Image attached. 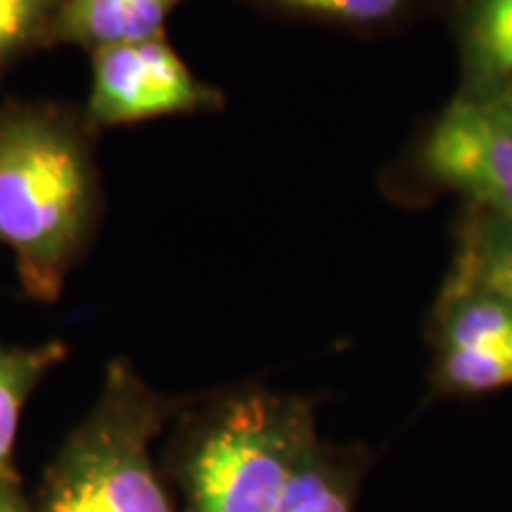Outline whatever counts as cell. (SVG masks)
I'll return each mask as SVG.
<instances>
[{
  "instance_id": "13",
  "label": "cell",
  "mask_w": 512,
  "mask_h": 512,
  "mask_svg": "<svg viewBox=\"0 0 512 512\" xmlns=\"http://www.w3.org/2000/svg\"><path fill=\"white\" fill-rule=\"evenodd\" d=\"M64 0H0V76L29 55L55 48Z\"/></svg>"
},
{
  "instance_id": "5",
  "label": "cell",
  "mask_w": 512,
  "mask_h": 512,
  "mask_svg": "<svg viewBox=\"0 0 512 512\" xmlns=\"http://www.w3.org/2000/svg\"><path fill=\"white\" fill-rule=\"evenodd\" d=\"M88 57L91 88L83 112L95 131L226 107V93L192 72L166 34Z\"/></svg>"
},
{
  "instance_id": "14",
  "label": "cell",
  "mask_w": 512,
  "mask_h": 512,
  "mask_svg": "<svg viewBox=\"0 0 512 512\" xmlns=\"http://www.w3.org/2000/svg\"><path fill=\"white\" fill-rule=\"evenodd\" d=\"M0 512H36L19 477L0 482Z\"/></svg>"
},
{
  "instance_id": "11",
  "label": "cell",
  "mask_w": 512,
  "mask_h": 512,
  "mask_svg": "<svg viewBox=\"0 0 512 512\" xmlns=\"http://www.w3.org/2000/svg\"><path fill=\"white\" fill-rule=\"evenodd\" d=\"M456 259L470 266L486 283L512 302V219L465 207L458 226Z\"/></svg>"
},
{
  "instance_id": "12",
  "label": "cell",
  "mask_w": 512,
  "mask_h": 512,
  "mask_svg": "<svg viewBox=\"0 0 512 512\" xmlns=\"http://www.w3.org/2000/svg\"><path fill=\"white\" fill-rule=\"evenodd\" d=\"M275 512H351V486L320 441L294 467Z\"/></svg>"
},
{
  "instance_id": "4",
  "label": "cell",
  "mask_w": 512,
  "mask_h": 512,
  "mask_svg": "<svg viewBox=\"0 0 512 512\" xmlns=\"http://www.w3.org/2000/svg\"><path fill=\"white\" fill-rule=\"evenodd\" d=\"M415 169L465 207L512 219V91L453 95L420 136Z\"/></svg>"
},
{
  "instance_id": "2",
  "label": "cell",
  "mask_w": 512,
  "mask_h": 512,
  "mask_svg": "<svg viewBox=\"0 0 512 512\" xmlns=\"http://www.w3.org/2000/svg\"><path fill=\"white\" fill-rule=\"evenodd\" d=\"M309 401L261 387L185 411L171 446L181 512H275L294 467L316 444Z\"/></svg>"
},
{
  "instance_id": "8",
  "label": "cell",
  "mask_w": 512,
  "mask_h": 512,
  "mask_svg": "<svg viewBox=\"0 0 512 512\" xmlns=\"http://www.w3.org/2000/svg\"><path fill=\"white\" fill-rule=\"evenodd\" d=\"M185 0H64L55 48L74 46L93 55L102 48L166 34V24Z\"/></svg>"
},
{
  "instance_id": "7",
  "label": "cell",
  "mask_w": 512,
  "mask_h": 512,
  "mask_svg": "<svg viewBox=\"0 0 512 512\" xmlns=\"http://www.w3.org/2000/svg\"><path fill=\"white\" fill-rule=\"evenodd\" d=\"M460 83L456 93L512 91V0H448Z\"/></svg>"
},
{
  "instance_id": "10",
  "label": "cell",
  "mask_w": 512,
  "mask_h": 512,
  "mask_svg": "<svg viewBox=\"0 0 512 512\" xmlns=\"http://www.w3.org/2000/svg\"><path fill=\"white\" fill-rule=\"evenodd\" d=\"M252 8L294 22L323 24L351 34H380L399 27L420 0H240Z\"/></svg>"
},
{
  "instance_id": "9",
  "label": "cell",
  "mask_w": 512,
  "mask_h": 512,
  "mask_svg": "<svg viewBox=\"0 0 512 512\" xmlns=\"http://www.w3.org/2000/svg\"><path fill=\"white\" fill-rule=\"evenodd\" d=\"M67 354V344L60 339H50L36 347L0 342V482L19 477L15 444L24 406L43 377L60 366Z\"/></svg>"
},
{
  "instance_id": "3",
  "label": "cell",
  "mask_w": 512,
  "mask_h": 512,
  "mask_svg": "<svg viewBox=\"0 0 512 512\" xmlns=\"http://www.w3.org/2000/svg\"><path fill=\"white\" fill-rule=\"evenodd\" d=\"M174 399L112 358L93 408L50 460L36 512H178L152 460Z\"/></svg>"
},
{
  "instance_id": "6",
  "label": "cell",
  "mask_w": 512,
  "mask_h": 512,
  "mask_svg": "<svg viewBox=\"0 0 512 512\" xmlns=\"http://www.w3.org/2000/svg\"><path fill=\"white\" fill-rule=\"evenodd\" d=\"M432 342L441 392L512 387V302L456 256L434 302Z\"/></svg>"
},
{
  "instance_id": "1",
  "label": "cell",
  "mask_w": 512,
  "mask_h": 512,
  "mask_svg": "<svg viewBox=\"0 0 512 512\" xmlns=\"http://www.w3.org/2000/svg\"><path fill=\"white\" fill-rule=\"evenodd\" d=\"M98 133L83 105L50 98L0 102V245L24 294L55 304L105 216Z\"/></svg>"
}]
</instances>
